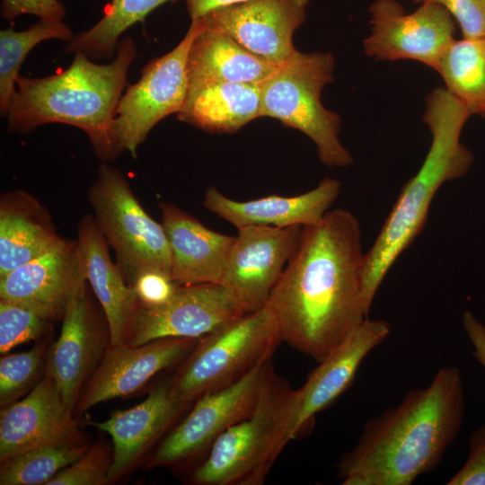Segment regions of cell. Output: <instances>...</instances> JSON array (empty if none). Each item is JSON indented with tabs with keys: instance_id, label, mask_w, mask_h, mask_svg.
<instances>
[{
	"instance_id": "cell-34",
	"label": "cell",
	"mask_w": 485,
	"mask_h": 485,
	"mask_svg": "<svg viewBox=\"0 0 485 485\" xmlns=\"http://www.w3.org/2000/svg\"><path fill=\"white\" fill-rule=\"evenodd\" d=\"M179 287L171 272L159 269L143 271L131 286L137 303L146 306L166 304L172 298Z\"/></svg>"
},
{
	"instance_id": "cell-5",
	"label": "cell",
	"mask_w": 485,
	"mask_h": 485,
	"mask_svg": "<svg viewBox=\"0 0 485 485\" xmlns=\"http://www.w3.org/2000/svg\"><path fill=\"white\" fill-rule=\"evenodd\" d=\"M296 407V390L271 370L252 413L217 437L193 481L202 485L262 484L292 439Z\"/></svg>"
},
{
	"instance_id": "cell-38",
	"label": "cell",
	"mask_w": 485,
	"mask_h": 485,
	"mask_svg": "<svg viewBox=\"0 0 485 485\" xmlns=\"http://www.w3.org/2000/svg\"><path fill=\"white\" fill-rule=\"evenodd\" d=\"M463 325L474 348L473 357L485 368V325L469 311L463 313Z\"/></svg>"
},
{
	"instance_id": "cell-3",
	"label": "cell",
	"mask_w": 485,
	"mask_h": 485,
	"mask_svg": "<svg viewBox=\"0 0 485 485\" xmlns=\"http://www.w3.org/2000/svg\"><path fill=\"white\" fill-rule=\"evenodd\" d=\"M136 55L134 40L125 37L109 64L93 63L78 52L57 74L40 78L19 75L6 115L8 129L28 133L48 123L71 125L88 136L100 159L113 160L119 153L111 125Z\"/></svg>"
},
{
	"instance_id": "cell-32",
	"label": "cell",
	"mask_w": 485,
	"mask_h": 485,
	"mask_svg": "<svg viewBox=\"0 0 485 485\" xmlns=\"http://www.w3.org/2000/svg\"><path fill=\"white\" fill-rule=\"evenodd\" d=\"M43 366L41 347L10 354L0 360V402L7 406L38 378Z\"/></svg>"
},
{
	"instance_id": "cell-10",
	"label": "cell",
	"mask_w": 485,
	"mask_h": 485,
	"mask_svg": "<svg viewBox=\"0 0 485 485\" xmlns=\"http://www.w3.org/2000/svg\"><path fill=\"white\" fill-rule=\"evenodd\" d=\"M244 313L242 305L222 283L180 286L164 304L137 303L125 343L139 346L165 338L199 339Z\"/></svg>"
},
{
	"instance_id": "cell-36",
	"label": "cell",
	"mask_w": 485,
	"mask_h": 485,
	"mask_svg": "<svg viewBox=\"0 0 485 485\" xmlns=\"http://www.w3.org/2000/svg\"><path fill=\"white\" fill-rule=\"evenodd\" d=\"M469 445L465 463L447 485H485V424L472 433Z\"/></svg>"
},
{
	"instance_id": "cell-35",
	"label": "cell",
	"mask_w": 485,
	"mask_h": 485,
	"mask_svg": "<svg viewBox=\"0 0 485 485\" xmlns=\"http://www.w3.org/2000/svg\"><path fill=\"white\" fill-rule=\"evenodd\" d=\"M434 3L445 9L459 23L463 39L485 37V0H412Z\"/></svg>"
},
{
	"instance_id": "cell-11",
	"label": "cell",
	"mask_w": 485,
	"mask_h": 485,
	"mask_svg": "<svg viewBox=\"0 0 485 485\" xmlns=\"http://www.w3.org/2000/svg\"><path fill=\"white\" fill-rule=\"evenodd\" d=\"M372 32L364 40L367 56L382 60L413 59L436 70L454 41L451 14L439 4L425 3L405 13L396 0H376L368 9Z\"/></svg>"
},
{
	"instance_id": "cell-29",
	"label": "cell",
	"mask_w": 485,
	"mask_h": 485,
	"mask_svg": "<svg viewBox=\"0 0 485 485\" xmlns=\"http://www.w3.org/2000/svg\"><path fill=\"white\" fill-rule=\"evenodd\" d=\"M75 35L59 19L41 18L24 31L10 27L0 31V110L6 118L10 101L15 92L21 65L28 53L41 41L57 39L69 42Z\"/></svg>"
},
{
	"instance_id": "cell-14",
	"label": "cell",
	"mask_w": 485,
	"mask_h": 485,
	"mask_svg": "<svg viewBox=\"0 0 485 485\" xmlns=\"http://www.w3.org/2000/svg\"><path fill=\"white\" fill-rule=\"evenodd\" d=\"M85 280L77 241L62 238L44 253L0 277V299L26 305L50 321L59 320Z\"/></svg>"
},
{
	"instance_id": "cell-12",
	"label": "cell",
	"mask_w": 485,
	"mask_h": 485,
	"mask_svg": "<svg viewBox=\"0 0 485 485\" xmlns=\"http://www.w3.org/2000/svg\"><path fill=\"white\" fill-rule=\"evenodd\" d=\"M271 370L269 358L236 382L199 397L190 413L161 443L154 465L173 464L210 448L227 428L252 413Z\"/></svg>"
},
{
	"instance_id": "cell-1",
	"label": "cell",
	"mask_w": 485,
	"mask_h": 485,
	"mask_svg": "<svg viewBox=\"0 0 485 485\" xmlns=\"http://www.w3.org/2000/svg\"><path fill=\"white\" fill-rule=\"evenodd\" d=\"M364 260L359 222L348 210L303 226L268 302L281 340L319 363L361 324L368 314Z\"/></svg>"
},
{
	"instance_id": "cell-24",
	"label": "cell",
	"mask_w": 485,
	"mask_h": 485,
	"mask_svg": "<svg viewBox=\"0 0 485 485\" xmlns=\"http://www.w3.org/2000/svg\"><path fill=\"white\" fill-rule=\"evenodd\" d=\"M275 67L202 18L189 51L188 93L216 83L260 84Z\"/></svg>"
},
{
	"instance_id": "cell-16",
	"label": "cell",
	"mask_w": 485,
	"mask_h": 485,
	"mask_svg": "<svg viewBox=\"0 0 485 485\" xmlns=\"http://www.w3.org/2000/svg\"><path fill=\"white\" fill-rule=\"evenodd\" d=\"M384 320L366 318L324 357L296 389V411L292 439L305 431L315 415L333 403L354 381L366 357L390 334Z\"/></svg>"
},
{
	"instance_id": "cell-33",
	"label": "cell",
	"mask_w": 485,
	"mask_h": 485,
	"mask_svg": "<svg viewBox=\"0 0 485 485\" xmlns=\"http://www.w3.org/2000/svg\"><path fill=\"white\" fill-rule=\"evenodd\" d=\"M110 463L106 453L94 446L75 463L57 472L47 485H100L108 481Z\"/></svg>"
},
{
	"instance_id": "cell-23",
	"label": "cell",
	"mask_w": 485,
	"mask_h": 485,
	"mask_svg": "<svg viewBox=\"0 0 485 485\" xmlns=\"http://www.w3.org/2000/svg\"><path fill=\"white\" fill-rule=\"evenodd\" d=\"M76 241L86 280L106 317L110 345L124 344L137 303L135 291L111 260L109 243L93 215H85L80 221Z\"/></svg>"
},
{
	"instance_id": "cell-2",
	"label": "cell",
	"mask_w": 485,
	"mask_h": 485,
	"mask_svg": "<svg viewBox=\"0 0 485 485\" xmlns=\"http://www.w3.org/2000/svg\"><path fill=\"white\" fill-rule=\"evenodd\" d=\"M464 411L462 376L443 366L426 388L367 420L357 445L337 465L343 485H410L435 470L460 432Z\"/></svg>"
},
{
	"instance_id": "cell-28",
	"label": "cell",
	"mask_w": 485,
	"mask_h": 485,
	"mask_svg": "<svg viewBox=\"0 0 485 485\" xmlns=\"http://www.w3.org/2000/svg\"><path fill=\"white\" fill-rule=\"evenodd\" d=\"M169 1L175 0H110L101 18L67 43L66 52H81L89 58L110 59L116 54L123 32Z\"/></svg>"
},
{
	"instance_id": "cell-26",
	"label": "cell",
	"mask_w": 485,
	"mask_h": 485,
	"mask_svg": "<svg viewBox=\"0 0 485 485\" xmlns=\"http://www.w3.org/2000/svg\"><path fill=\"white\" fill-rule=\"evenodd\" d=\"M261 117L260 84L216 83L188 93L179 119L210 133H234Z\"/></svg>"
},
{
	"instance_id": "cell-31",
	"label": "cell",
	"mask_w": 485,
	"mask_h": 485,
	"mask_svg": "<svg viewBox=\"0 0 485 485\" xmlns=\"http://www.w3.org/2000/svg\"><path fill=\"white\" fill-rule=\"evenodd\" d=\"M49 321L26 305L0 299L1 354L40 336Z\"/></svg>"
},
{
	"instance_id": "cell-19",
	"label": "cell",
	"mask_w": 485,
	"mask_h": 485,
	"mask_svg": "<svg viewBox=\"0 0 485 485\" xmlns=\"http://www.w3.org/2000/svg\"><path fill=\"white\" fill-rule=\"evenodd\" d=\"M340 191V181L326 177L316 188L297 196L269 195L249 201H237L210 186L205 192L203 205L237 229L250 225L307 226L323 217Z\"/></svg>"
},
{
	"instance_id": "cell-9",
	"label": "cell",
	"mask_w": 485,
	"mask_h": 485,
	"mask_svg": "<svg viewBox=\"0 0 485 485\" xmlns=\"http://www.w3.org/2000/svg\"><path fill=\"white\" fill-rule=\"evenodd\" d=\"M200 25L193 20L181 41L170 52L149 62L140 79L126 89L111 125V136L119 154L137 156L138 146L163 119L180 113L189 91L188 57Z\"/></svg>"
},
{
	"instance_id": "cell-13",
	"label": "cell",
	"mask_w": 485,
	"mask_h": 485,
	"mask_svg": "<svg viewBox=\"0 0 485 485\" xmlns=\"http://www.w3.org/2000/svg\"><path fill=\"white\" fill-rule=\"evenodd\" d=\"M303 226L238 228L221 282L246 313L263 308L292 256Z\"/></svg>"
},
{
	"instance_id": "cell-18",
	"label": "cell",
	"mask_w": 485,
	"mask_h": 485,
	"mask_svg": "<svg viewBox=\"0 0 485 485\" xmlns=\"http://www.w3.org/2000/svg\"><path fill=\"white\" fill-rule=\"evenodd\" d=\"M76 423L48 375L0 415V461L32 448L79 442Z\"/></svg>"
},
{
	"instance_id": "cell-21",
	"label": "cell",
	"mask_w": 485,
	"mask_h": 485,
	"mask_svg": "<svg viewBox=\"0 0 485 485\" xmlns=\"http://www.w3.org/2000/svg\"><path fill=\"white\" fill-rule=\"evenodd\" d=\"M85 280L66 306L58 339L46 360V375L56 384L73 412L81 387L100 352V339L88 299Z\"/></svg>"
},
{
	"instance_id": "cell-8",
	"label": "cell",
	"mask_w": 485,
	"mask_h": 485,
	"mask_svg": "<svg viewBox=\"0 0 485 485\" xmlns=\"http://www.w3.org/2000/svg\"><path fill=\"white\" fill-rule=\"evenodd\" d=\"M94 219L113 249L117 266L131 287L151 269L171 272L172 255L162 223L143 208L118 168L102 163L89 190Z\"/></svg>"
},
{
	"instance_id": "cell-15",
	"label": "cell",
	"mask_w": 485,
	"mask_h": 485,
	"mask_svg": "<svg viewBox=\"0 0 485 485\" xmlns=\"http://www.w3.org/2000/svg\"><path fill=\"white\" fill-rule=\"evenodd\" d=\"M308 4L309 0H246L217 8L203 18L277 66L296 50L293 34L304 22Z\"/></svg>"
},
{
	"instance_id": "cell-37",
	"label": "cell",
	"mask_w": 485,
	"mask_h": 485,
	"mask_svg": "<svg viewBox=\"0 0 485 485\" xmlns=\"http://www.w3.org/2000/svg\"><path fill=\"white\" fill-rule=\"evenodd\" d=\"M0 10L1 16L8 21L22 14L59 20L66 15V7L59 0H2Z\"/></svg>"
},
{
	"instance_id": "cell-22",
	"label": "cell",
	"mask_w": 485,
	"mask_h": 485,
	"mask_svg": "<svg viewBox=\"0 0 485 485\" xmlns=\"http://www.w3.org/2000/svg\"><path fill=\"white\" fill-rule=\"evenodd\" d=\"M186 405L176 394L172 381L155 386L139 404L116 410L110 417L93 423L112 440L113 455L108 481L124 473L170 427Z\"/></svg>"
},
{
	"instance_id": "cell-20",
	"label": "cell",
	"mask_w": 485,
	"mask_h": 485,
	"mask_svg": "<svg viewBox=\"0 0 485 485\" xmlns=\"http://www.w3.org/2000/svg\"><path fill=\"white\" fill-rule=\"evenodd\" d=\"M172 255L171 274L180 286L220 283L235 236L217 233L171 203H160Z\"/></svg>"
},
{
	"instance_id": "cell-17",
	"label": "cell",
	"mask_w": 485,
	"mask_h": 485,
	"mask_svg": "<svg viewBox=\"0 0 485 485\" xmlns=\"http://www.w3.org/2000/svg\"><path fill=\"white\" fill-rule=\"evenodd\" d=\"M198 339L165 338L139 346H111L78 401L77 410L129 395L155 374L184 359Z\"/></svg>"
},
{
	"instance_id": "cell-30",
	"label": "cell",
	"mask_w": 485,
	"mask_h": 485,
	"mask_svg": "<svg viewBox=\"0 0 485 485\" xmlns=\"http://www.w3.org/2000/svg\"><path fill=\"white\" fill-rule=\"evenodd\" d=\"M87 448L80 442L47 445L1 462V485H41L79 459Z\"/></svg>"
},
{
	"instance_id": "cell-25",
	"label": "cell",
	"mask_w": 485,
	"mask_h": 485,
	"mask_svg": "<svg viewBox=\"0 0 485 485\" xmlns=\"http://www.w3.org/2000/svg\"><path fill=\"white\" fill-rule=\"evenodd\" d=\"M62 237L48 209L31 194L9 191L0 198V277L44 253Z\"/></svg>"
},
{
	"instance_id": "cell-6",
	"label": "cell",
	"mask_w": 485,
	"mask_h": 485,
	"mask_svg": "<svg viewBox=\"0 0 485 485\" xmlns=\"http://www.w3.org/2000/svg\"><path fill=\"white\" fill-rule=\"evenodd\" d=\"M334 65L331 53L295 50L260 83L261 117L303 132L315 144L323 164L342 167L352 163V156L339 137L340 118L321 101L323 87L333 79Z\"/></svg>"
},
{
	"instance_id": "cell-4",
	"label": "cell",
	"mask_w": 485,
	"mask_h": 485,
	"mask_svg": "<svg viewBox=\"0 0 485 485\" xmlns=\"http://www.w3.org/2000/svg\"><path fill=\"white\" fill-rule=\"evenodd\" d=\"M471 116L445 88L434 90L427 99L424 121L432 142L426 158L403 187L375 243L365 254L362 298L368 313L377 289L399 256L425 225L428 208L439 188L463 176L473 160L460 142Z\"/></svg>"
},
{
	"instance_id": "cell-27",
	"label": "cell",
	"mask_w": 485,
	"mask_h": 485,
	"mask_svg": "<svg viewBox=\"0 0 485 485\" xmlns=\"http://www.w3.org/2000/svg\"><path fill=\"white\" fill-rule=\"evenodd\" d=\"M436 71L471 115L485 118V37L454 40Z\"/></svg>"
},
{
	"instance_id": "cell-7",
	"label": "cell",
	"mask_w": 485,
	"mask_h": 485,
	"mask_svg": "<svg viewBox=\"0 0 485 485\" xmlns=\"http://www.w3.org/2000/svg\"><path fill=\"white\" fill-rule=\"evenodd\" d=\"M280 341L278 322L268 304L230 320L198 339L172 380L173 389L187 406L271 358Z\"/></svg>"
},
{
	"instance_id": "cell-39",
	"label": "cell",
	"mask_w": 485,
	"mask_h": 485,
	"mask_svg": "<svg viewBox=\"0 0 485 485\" xmlns=\"http://www.w3.org/2000/svg\"><path fill=\"white\" fill-rule=\"evenodd\" d=\"M246 0H186L187 10L191 21L198 20L210 12L227 5Z\"/></svg>"
}]
</instances>
